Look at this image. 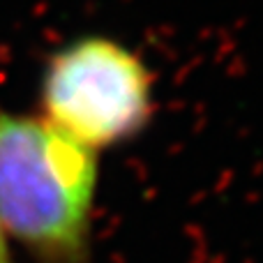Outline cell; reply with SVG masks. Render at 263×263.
<instances>
[{
    "mask_svg": "<svg viewBox=\"0 0 263 263\" xmlns=\"http://www.w3.org/2000/svg\"><path fill=\"white\" fill-rule=\"evenodd\" d=\"M95 153L46 120L0 111V224L51 263H86Z\"/></svg>",
    "mask_w": 263,
    "mask_h": 263,
    "instance_id": "6da1fadb",
    "label": "cell"
},
{
    "mask_svg": "<svg viewBox=\"0 0 263 263\" xmlns=\"http://www.w3.org/2000/svg\"><path fill=\"white\" fill-rule=\"evenodd\" d=\"M0 263H9V252H7V242H5L3 224H0Z\"/></svg>",
    "mask_w": 263,
    "mask_h": 263,
    "instance_id": "3957f363",
    "label": "cell"
},
{
    "mask_svg": "<svg viewBox=\"0 0 263 263\" xmlns=\"http://www.w3.org/2000/svg\"><path fill=\"white\" fill-rule=\"evenodd\" d=\"M46 123L88 150L139 136L155 109L153 74L109 37H83L53 55L44 77Z\"/></svg>",
    "mask_w": 263,
    "mask_h": 263,
    "instance_id": "7a4b0ae2",
    "label": "cell"
}]
</instances>
